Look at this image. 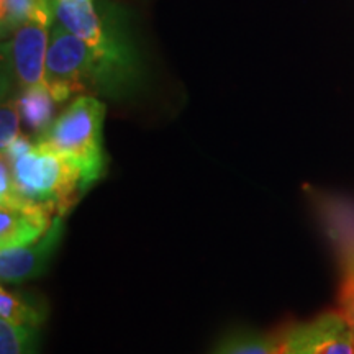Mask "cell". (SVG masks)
Here are the masks:
<instances>
[{"label": "cell", "mask_w": 354, "mask_h": 354, "mask_svg": "<svg viewBox=\"0 0 354 354\" xmlns=\"http://www.w3.org/2000/svg\"><path fill=\"white\" fill-rule=\"evenodd\" d=\"M57 25L81 38L97 53L120 68L141 76L138 55L127 35L117 24L94 7V3H79L74 0H53Z\"/></svg>", "instance_id": "cell-4"}, {"label": "cell", "mask_w": 354, "mask_h": 354, "mask_svg": "<svg viewBox=\"0 0 354 354\" xmlns=\"http://www.w3.org/2000/svg\"><path fill=\"white\" fill-rule=\"evenodd\" d=\"M15 99L17 104H19L21 122L30 130L37 133V136L46 130L55 120L53 113H55V105L57 102L53 99L51 92L48 91L44 84L43 86L26 88V91L20 92Z\"/></svg>", "instance_id": "cell-11"}, {"label": "cell", "mask_w": 354, "mask_h": 354, "mask_svg": "<svg viewBox=\"0 0 354 354\" xmlns=\"http://www.w3.org/2000/svg\"><path fill=\"white\" fill-rule=\"evenodd\" d=\"M30 21L55 25L53 0H0V30L3 39Z\"/></svg>", "instance_id": "cell-9"}, {"label": "cell", "mask_w": 354, "mask_h": 354, "mask_svg": "<svg viewBox=\"0 0 354 354\" xmlns=\"http://www.w3.org/2000/svg\"><path fill=\"white\" fill-rule=\"evenodd\" d=\"M141 76L120 68L61 25H53L44 86L57 104L73 95L125 97Z\"/></svg>", "instance_id": "cell-1"}, {"label": "cell", "mask_w": 354, "mask_h": 354, "mask_svg": "<svg viewBox=\"0 0 354 354\" xmlns=\"http://www.w3.org/2000/svg\"><path fill=\"white\" fill-rule=\"evenodd\" d=\"M51 26L30 21L17 28L2 43V95L17 97L20 92L44 84Z\"/></svg>", "instance_id": "cell-5"}, {"label": "cell", "mask_w": 354, "mask_h": 354, "mask_svg": "<svg viewBox=\"0 0 354 354\" xmlns=\"http://www.w3.org/2000/svg\"><path fill=\"white\" fill-rule=\"evenodd\" d=\"M39 330L0 320V354H38Z\"/></svg>", "instance_id": "cell-13"}, {"label": "cell", "mask_w": 354, "mask_h": 354, "mask_svg": "<svg viewBox=\"0 0 354 354\" xmlns=\"http://www.w3.org/2000/svg\"><path fill=\"white\" fill-rule=\"evenodd\" d=\"M64 220V215H56L51 227L41 238L28 245L0 251L2 284H20L30 279H37L46 271L63 240Z\"/></svg>", "instance_id": "cell-7"}, {"label": "cell", "mask_w": 354, "mask_h": 354, "mask_svg": "<svg viewBox=\"0 0 354 354\" xmlns=\"http://www.w3.org/2000/svg\"><path fill=\"white\" fill-rule=\"evenodd\" d=\"M20 122L21 115L15 97L3 99L2 109H0V148L2 151L21 135Z\"/></svg>", "instance_id": "cell-15"}, {"label": "cell", "mask_w": 354, "mask_h": 354, "mask_svg": "<svg viewBox=\"0 0 354 354\" xmlns=\"http://www.w3.org/2000/svg\"><path fill=\"white\" fill-rule=\"evenodd\" d=\"M104 122V102L95 95H77L35 141L69 161L91 187L107 167Z\"/></svg>", "instance_id": "cell-3"}, {"label": "cell", "mask_w": 354, "mask_h": 354, "mask_svg": "<svg viewBox=\"0 0 354 354\" xmlns=\"http://www.w3.org/2000/svg\"><path fill=\"white\" fill-rule=\"evenodd\" d=\"M339 253H342L343 281L339 287V313L354 330V240L353 238H338Z\"/></svg>", "instance_id": "cell-14"}, {"label": "cell", "mask_w": 354, "mask_h": 354, "mask_svg": "<svg viewBox=\"0 0 354 354\" xmlns=\"http://www.w3.org/2000/svg\"><path fill=\"white\" fill-rule=\"evenodd\" d=\"M55 215L28 205H0V251L28 245L41 238Z\"/></svg>", "instance_id": "cell-8"}, {"label": "cell", "mask_w": 354, "mask_h": 354, "mask_svg": "<svg viewBox=\"0 0 354 354\" xmlns=\"http://www.w3.org/2000/svg\"><path fill=\"white\" fill-rule=\"evenodd\" d=\"M210 354H282V333L236 331L225 336Z\"/></svg>", "instance_id": "cell-12"}, {"label": "cell", "mask_w": 354, "mask_h": 354, "mask_svg": "<svg viewBox=\"0 0 354 354\" xmlns=\"http://www.w3.org/2000/svg\"><path fill=\"white\" fill-rule=\"evenodd\" d=\"M12 169L21 205L38 207L51 215H68L88 190L76 167L28 136L20 135L2 151Z\"/></svg>", "instance_id": "cell-2"}, {"label": "cell", "mask_w": 354, "mask_h": 354, "mask_svg": "<svg viewBox=\"0 0 354 354\" xmlns=\"http://www.w3.org/2000/svg\"><path fill=\"white\" fill-rule=\"evenodd\" d=\"M46 304L38 297L24 294V292L7 290L2 286L0 289V320L39 330L46 322Z\"/></svg>", "instance_id": "cell-10"}, {"label": "cell", "mask_w": 354, "mask_h": 354, "mask_svg": "<svg viewBox=\"0 0 354 354\" xmlns=\"http://www.w3.org/2000/svg\"><path fill=\"white\" fill-rule=\"evenodd\" d=\"M282 354H354V330L339 310L322 313L282 331Z\"/></svg>", "instance_id": "cell-6"}, {"label": "cell", "mask_w": 354, "mask_h": 354, "mask_svg": "<svg viewBox=\"0 0 354 354\" xmlns=\"http://www.w3.org/2000/svg\"><path fill=\"white\" fill-rule=\"evenodd\" d=\"M74 2H79V3H94V0H74Z\"/></svg>", "instance_id": "cell-16"}]
</instances>
